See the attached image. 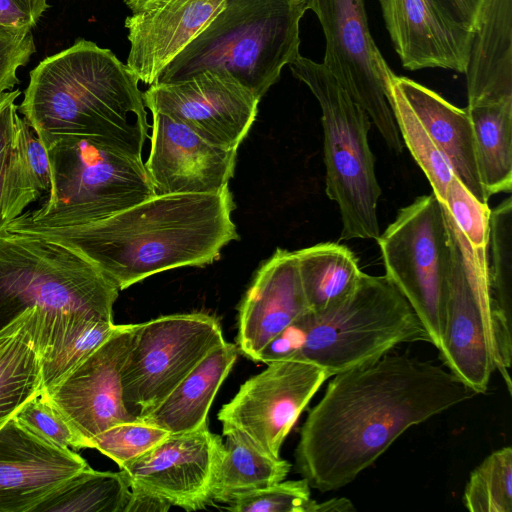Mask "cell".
I'll return each mask as SVG.
<instances>
[{
	"instance_id": "obj_1",
	"label": "cell",
	"mask_w": 512,
	"mask_h": 512,
	"mask_svg": "<svg viewBox=\"0 0 512 512\" xmlns=\"http://www.w3.org/2000/svg\"><path fill=\"white\" fill-rule=\"evenodd\" d=\"M476 395L449 370L407 354L335 374L301 428L297 470L320 492L343 488L406 430Z\"/></svg>"
},
{
	"instance_id": "obj_2",
	"label": "cell",
	"mask_w": 512,
	"mask_h": 512,
	"mask_svg": "<svg viewBox=\"0 0 512 512\" xmlns=\"http://www.w3.org/2000/svg\"><path fill=\"white\" fill-rule=\"evenodd\" d=\"M229 187L218 193L155 194L81 225L5 230L41 236L95 264L119 290L162 271L204 266L238 239ZM4 230V229H3Z\"/></svg>"
},
{
	"instance_id": "obj_3",
	"label": "cell",
	"mask_w": 512,
	"mask_h": 512,
	"mask_svg": "<svg viewBox=\"0 0 512 512\" xmlns=\"http://www.w3.org/2000/svg\"><path fill=\"white\" fill-rule=\"evenodd\" d=\"M138 83L111 50L79 39L30 72L18 110L40 139L97 135L142 156L149 126Z\"/></svg>"
},
{
	"instance_id": "obj_4",
	"label": "cell",
	"mask_w": 512,
	"mask_h": 512,
	"mask_svg": "<svg viewBox=\"0 0 512 512\" xmlns=\"http://www.w3.org/2000/svg\"><path fill=\"white\" fill-rule=\"evenodd\" d=\"M307 10L306 0H225L156 83L223 70L261 99L300 54V21Z\"/></svg>"
},
{
	"instance_id": "obj_5",
	"label": "cell",
	"mask_w": 512,
	"mask_h": 512,
	"mask_svg": "<svg viewBox=\"0 0 512 512\" xmlns=\"http://www.w3.org/2000/svg\"><path fill=\"white\" fill-rule=\"evenodd\" d=\"M51 170L45 203L10 225L62 227L105 219L152 196L142 156L97 135L63 134L40 139ZM8 224V225H9Z\"/></svg>"
},
{
	"instance_id": "obj_6",
	"label": "cell",
	"mask_w": 512,
	"mask_h": 512,
	"mask_svg": "<svg viewBox=\"0 0 512 512\" xmlns=\"http://www.w3.org/2000/svg\"><path fill=\"white\" fill-rule=\"evenodd\" d=\"M118 292L72 249L34 234L0 231V330L32 308L113 321Z\"/></svg>"
},
{
	"instance_id": "obj_7",
	"label": "cell",
	"mask_w": 512,
	"mask_h": 512,
	"mask_svg": "<svg viewBox=\"0 0 512 512\" xmlns=\"http://www.w3.org/2000/svg\"><path fill=\"white\" fill-rule=\"evenodd\" d=\"M288 66L294 77L309 88L321 109L325 190L338 205L341 238L377 240L381 188L368 142V114L322 63L299 54Z\"/></svg>"
},
{
	"instance_id": "obj_8",
	"label": "cell",
	"mask_w": 512,
	"mask_h": 512,
	"mask_svg": "<svg viewBox=\"0 0 512 512\" xmlns=\"http://www.w3.org/2000/svg\"><path fill=\"white\" fill-rule=\"evenodd\" d=\"M413 342L431 340L409 302L385 275L362 272L353 292L339 304L321 313L308 311L304 343L294 359L334 376Z\"/></svg>"
},
{
	"instance_id": "obj_9",
	"label": "cell",
	"mask_w": 512,
	"mask_h": 512,
	"mask_svg": "<svg viewBox=\"0 0 512 512\" xmlns=\"http://www.w3.org/2000/svg\"><path fill=\"white\" fill-rule=\"evenodd\" d=\"M385 276L398 288L425 327L431 344L441 347L451 233L444 205L432 193L399 210L379 235Z\"/></svg>"
},
{
	"instance_id": "obj_10",
	"label": "cell",
	"mask_w": 512,
	"mask_h": 512,
	"mask_svg": "<svg viewBox=\"0 0 512 512\" xmlns=\"http://www.w3.org/2000/svg\"><path fill=\"white\" fill-rule=\"evenodd\" d=\"M224 341L217 319L205 313L166 315L134 324L121 370L128 411L137 419L148 414Z\"/></svg>"
},
{
	"instance_id": "obj_11",
	"label": "cell",
	"mask_w": 512,
	"mask_h": 512,
	"mask_svg": "<svg viewBox=\"0 0 512 512\" xmlns=\"http://www.w3.org/2000/svg\"><path fill=\"white\" fill-rule=\"evenodd\" d=\"M325 37L322 64L368 114L387 146L402 152L403 142L388 102L393 71L374 42L364 0H306Z\"/></svg>"
},
{
	"instance_id": "obj_12",
	"label": "cell",
	"mask_w": 512,
	"mask_h": 512,
	"mask_svg": "<svg viewBox=\"0 0 512 512\" xmlns=\"http://www.w3.org/2000/svg\"><path fill=\"white\" fill-rule=\"evenodd\" d=\"M267 365L223 405L218 420L223 430L235 429L266 454L280 458L287 435L331 375L304 360H279Z\"/></svg>"
},
{
	"instance_id": "obj_13",
	"label": "cell",
	"mask_w": 512,
	"mask_h": 512,
	"mask_svg": "<svg viewBox=\"0 0 512 512\" xmlns=\"http://www.w3.org/2000/svg\"><path fill=\"white\" fill-rule=\"evenodd\" d=\"M143 100L151 113L175 118L225 149H238L255 121L260 102L223 70H206L178 82L154 83L143 93Z\"/></svg>"
},
{
	"instance_id": "obj_14",
	"label": "cell",
	"mask_w": 512,
	"mask_h": 512,
	"mask_svg": "<svg viewBox=\"0 0 512 512\" xmlns=\"http://www.w3.org/2000/svg\"><path fill=\"white\" fill-rule=\"evenodd\" d=\"M223 449L207 424L169 433L161 442L120 468L130 490L186 511L211 503V486Z\"/></svg>"
},
{
	"instance_id": "obj_15",
	"label": "cell",
	"mask_w": 512,
	"mask_h": 512,
	"mask_svg": "<svg viewBox=\"0 0 512 512\" xmlns=\"http://www.w3.org/2000/svg\"><path fill=\"white\" fill-rule=\"evenodd\" d=\"M134 324L120 328L57 385L46 391L53 404L89 443L119 423L138 420L126 408L121 370Z\"/></svg>"
},
{
	"instance_id": "obj_16",
	"label": "cell",
	"mask_w": 512,
	"mask_h": 512,
	"mask_svg": "<svg viewBox=\"0 0 512 512\" xmlns=\"http://www.w3.org/2000/svg\"><path fill=\"white\" fill-rule=\"evenodd\" d=\"M145 166L156 194L218 193L229 187L237 149L219 147L181 121L152 112Z\"/></svg>"
},
{
	"instance_id": "obj_17",
	"label": "cell",
	"mask_w": 512,
	"mask_h": 512,
	"mask_svg": "<svg viewBox=\"0 0 512 512\" xmlns=\"http://www.w3.org/2000/svg\"><path fill=\"white\" fill-rule=\"evenodd\" d=\"M88 466L72 449L43 440L11 417L0 427V512H33Z\"/></svg>"
},
{
	"instance_id": "obj_18",
	"label": "cell",
	"mask_w": 512,
	"mask_h": 512,
	"mask_svg": "<svg viewBox=\"0 0 512 512\" xmlns=\"http://www.w3.org/2000/svg\"><path fill=\"white\" fill-rule=\"evenodd\" d=\"M225 0H160L125 19L130 43L126 65L145 84L157 82L163 69L211 22Z\"/></svg>"
},
{
	"instance_id": "obj_19",
	"label": "cell",
	"mask_w": 512,
	"mask_h": 512,
	"mask_svg": "<svg viewBox=\"0 0 512 512\" xmlns=\"http://www.w3.org/2000/svg\"><path fill=\"white\" fill-rule=\"evenodd\" d=\"M386 29L407 70H467L474 32L447 19L431 0H378Z\"/></svg>"
},
{
	"instance_id": "obj_20",
	"label": "cell",
	"mask_w": 512,
	"mask_h": 512,
	"mask_svg": "<svg viewBox=\"0 0 512 512\" xmlns=\"http://www.w3.org/2000/svg\"><path fill=\"white\" fill-rule=\"evenodd\" d=\"M445 212L451 233V262L439 357L457 379L483 394L495 367L483 317L446 208Z\"/></svg>"
},
{
	"instance_id": "obj_21",
	"label": "cell",
	"mask_w": 512,
	"mask_h": 512,
	"mask_svg": "<svg viewBox=\"0 0 512 512\" xmlns=\"http://www.w3.org/2000/svg\"><path fill=\"white\" fill-rule=\"evenodd\" d=\"M309 311L294 251L277 248L257 270L239 307L237 347L250 359Z\"/></svg>"
},
{
	"instance_id": "obj_22",
	"label": "cell",
	"mask_w": 512,
	"mask_h": 512,
	"mask_svg": "<svg viewBox=\"0 0 512 512\" xmlns=\"http://www.w3.org/2000/svg\"><path fill=\"white\" fill-rule=\"evenodd\" d=\"M390 84L406 100L448 162L453 175L481 203L489 197L482 185L474 130L467 109H461L430 88L394 74Z\"/></svg>"
},
{
	"instance_id": "obj_23",
	"label": "cell",
	"mask_w": 512,
	"mask_h": 512,
	"mask_svg": "<svg viewBox=\"0 0 512 512\" xmlns=\"http://www.w3.org/2000/svg\"><path fill=\"white\" fill-rule=\"evenodd\" d=\"M465 75L467 106L512 98V0H483Z\"/></svg>"
},
{
	"instance_id": "obj_24",
	"label": "cell",
	"mask_w": 512,
	"mask_h": 512,
	"mask_svg": "<svg viewBox=\"0 0 512 512\" xmlns=\"http://www.w3.org/2000/svg\"><path fill=\"white\" fill-rule=\"evenodd\" d=\"M238 356L224 341L211 350L176 388L141 421L169 433L188 432L207 424L208 412Z\"/></svg>"
},
{
	"instance_id": "obj_25",
	"label": "cell",
	"mask_w": 512,
	"mask_h": 512,
	"mask_svg": "<svg viewBox=\"0 0 512 512\" xmlns=\"http://www.w3.org/2000/svg\"><path fill=\"white\" fill-rule=\"evenodd\" d=\"M121 325L69 311L39 309L42 387L48 391L83 362Z\"/></svg>"
},
{
	"instance_id": "obj_26",
	"label": "cell",
	"mask_w": 512,
	"mask_h": 512,
	"mask_svg": "<svg viewBox=\"0 0 512 512\" xmlns=\"http://www.w3.org/2000/svg\"><path fill=\"white\" fill-rule=\"evenodd\" d=\"M488 276L492 329V358L507 389L512 381V199L490 212Z\"/></svg>"
},
{
	"instance_id": "obj_27",
	"label": "cell",
	"mask_w": 512,
	"mask_h": 512,
	"mask_svg": "<svg viewBox=\"0 0 512 512\" xmlns=\"http://www.w3.org/2000/svg\"><path fill=\"white\" fill-rule=\"evenodd\" d=\"M42 389L39 308H32L0 330V427Z\"/></svg>"
},
{
	"instance_id": "obj_28",
	"label": "cell",
	"mask_w": 512,
	"mask_h": 512,
	"mask_svg": "<svg viewBox=\"0 0 512 512\" xmlns=\"http://www.w3.org/2000/svg\"><path fill=\"white\" fill-rule=\"evenodd\" d=\"M226 441L211 486V501L231 503L286 478L290 463L259 449L235 429L223 430Z\"/></svg>"
},
{
	"instance_id": "obj_29",
	"label": "cell",
	"mask_w": 512,
	"mask_h": 512,
	"mask_svg": "<svg viewBox=\"0 0 512 512\" xmlns=\"http://www.w3.org/2000/svg\"><path fill=\"white\" fill-rule=\"evenodd\" d=\"M442 204L448 212L475 297L479 305L486 308L490 304L488 246L491 210L455 176L447 186Z\"/></svg>"
},
{
	"instance_id": "obj_30",
	"label": "cell",
	"mask_w": 512,
	"mask_h": 512,
	"mask_svg": "<svg viewBox=\"0 0 512 512\" xmlns=\"http://www.w3.org/2000/svg\"><path fill=\"white\" fill-rule=\"evenodd\" d=\"M308 309L324 312L347 298L357 286L362 271L354 253L335 242L294 251Z\"/></svg>"
},
{
	"instance_id": "obj_31",
	"label": "cell",
	"mask_w": 512,
	"mask_h": 512,
	"mask_svg": "<svg viewBox=\"0 0 512 512\" xmlns=\"http://www.w3.org/2000/svg\"><path fill=\"white\" fill-rule=\"evenodd\" d=\"M482 185L490 198L512 189V98L466 107Z\"/></svg>"
},
{
	"instance_id": "obj_32",
	"label": "cell",
	"mask_w": 512,
	"mask_h": 512,
	"mask_svg": "<svg viewBox=\"0 0 512 512\" xmlns=\"http://www.w3.org/2000/svg\"><path fill=\"white\" fill-rule=\"evenodd\" d=\"M20 93L17 89L0 94V231L41 196L18 154L17 124L20 116L15 100Z\"/></svg>"
},
{
	"instance_id": "obj_33",
	"label": "cell",
	"mask_w": 512,
	"mask_h": 512,
	"mask_svg": "<svg viewBox=\"0 0 512 512\" xmlns=\"http://www.w3.org/2000/svg\"><path fill=\"white\" fill-rule=\"evenodd\" d=\"M131 491L122 473L90 466L39 503L33 512H126Z\"/></svg>"
},
{
	"instance_id": "obj_34",
	"label": "cell",
	"mask_w": 512,
	"mask_h": 512,
	"mask_svg": "<svg viewBox=\"0 0 512 512\" xmlns=\"http://www.w3.org/2000/svg\"><path fill=\"white\" fill-rule=\"evenodd\" d=\"M388 102L402 142L426 175L433 194L443 203L453 172L441 151L399 91L389 84Z\"/></svg>"
},
{
	"instance_id": "obj_35",
	"label": "cell",
	"mask_w": 512,
	"mask_h": 512,
	"mask_svg": "<svg viewBox=\"0 0 512 512\" xmlns=\"http://www.w3.org/2000/svg\"><path fill=\"white\" fill-rule=\"evenodd\" d=\"M471 512L512 511V448L489 454L471 473L463 494Z\"/></svg>"
},
{
	"instance_id": "obj_36",
	"label": "cell",
	"mask_w": 512,
	"mask_h": 512,
	"mask_svg": "<svg viewBox=\"0 0 512 512\" xmlns=\"http://www.w3.org/2000/svg\"><path fill=\"white\" fill-rule=\"evenodd\" d=\"M14 417L29 431L60 448H90L44 389L29 399Z\"/></svg>"
},
{
	"instance_id": "obj_37",
	"label": "cell",
	"mask_w": 512,
	"mask_h": 512,
	"mask_svg": "<svg viewBox=\"0 0 512 512\" xmlns=\"http://www.w3.org/2000/svg\"><path fill=\"white\" fill-rule=\"evenodd\" d=\"M169 432L141 420L119 423L94 436L91 449L112 459L119 468L161 442Z\"/></svg>"
},
{
	"instance_id": "obj_38",
	"label": "cell",
	"mask_w": 512,
	"mask_h": 512,
	"mask_svg": "<svg viewBox=\"0 0 512 512\" xmlns=\"http://www.w3.org/2000/svg\"><path fill=\"white\" fill-rule=\"evenodd\" d=\"M306 479L279 481L231 503L234 512H316L317 502Z\"/></svg>"
},
{
	"instance_id": "obj_39",
	"label": "cell",
	"mask_w": 512,
	"mask_h": 512,
	"mask_svg": "<svg viewBox=\"0 0 512 512\" xmlns=\"http://www.w3.org/2000/svg\"><path fill=\"white\" fill-rule=\"evenodd\" d=\"M17 148L20 160L35 189L42 195L51 186L48 153L39 136L24 117L17 124Z\"/></svg>"
},
{
	"instance_id": "obj_40",
	"label": "cell",
	"mask_w": 512,
	"mask_h": 512,
	"mask_svg": "<svg viewBox=\"0 0 512 512\" xmlns=\"http://www.w3.org/2000/svg\"><path fill=\"white\" fill-rule=\"evenodd\" d=\"M36 47L31 31L19 32L0 27V94L17 83V71L25 66Z\"/></svg>"
},
{
	"instance_id": "obj_41",
	"label": "cell",
	"mask_w": 512,
	"mask_h": 512,
	"mask_svg": "<svg viewBox=\"0 0 512 512\" xmlns=\"http://www.w3.org/2000/svg\"><path fill=\"white\" fill-rule=\"evenodd\" d=\"M308 328V311L273 337L254 357L253 361L271 363L294 359L301 349Z\"/></svg>"
},
{
	"instance_id": "obj_42",
	"label": "cell",
	"mask_w": 512,
	"mask_h": 512,
	"mask_svg": "<svg viewBox=\"0 0 512 512\" xmlns=\"http://www.w3.org/2000/svg\"><path fill=\"white\" fill-rule=\"evenodd\" d=\"M48 7V0H0V27L31 31Z\"/></svg>"
},
{
	"instance_id": "obj_43",
	"label": "cell",
	"mask_w": 512,
	"mask_h": 512,
	"mask_svg": "<svg viewBox=\"0 0 512 512\" xmlns=\"http://www.w3.org/2000/svg\"><path fill=\"white\" fill-rule=\"evenodd\" d=\"M450 21L475 33L483 0H431Z\"/></svg>"
},
{
	"instance_id": "obj_44",
	"label": "cell",
	"mask_w": 512,
	"mask_h": 512,
	"mask_svg": "<svg viewBox=\"0 0 512 512\" xmlns=\"http://www.w3.org/2000/svg\"><path fill=\"white\" fill-rule=\"evenodd\" d=\"M354 505L347 498H332L316 505V512H348L354 511Z\"/></svg>"
},
{
	"instance_id": "obj_45",
	"label": "cell",
	"mask_w": 512,
	"mask_h": 512,
	"mask_svg": "<svg viewBox=\"0 0 512 512\" xmlns=\"http://www.w3.org/2000/svg\"><path fill=\"white\" fill-rule=\"evenodd\" d=\"M160 0H124L125 4L132 10V12L143 8L146 5Z\"/></svg>"
}]
</instances>
